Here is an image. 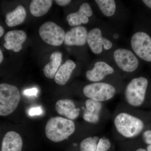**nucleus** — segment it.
Segmentation results:
<instances>
[{"label":"nucleus","mask_w":151,"mask_h":151,"mask_svg":"<svg viewBox=\"0 0 151 151\" xmlns=\"http://www.w3.org/2000/svg\"><path fill=\"white\" fill-rule=\"evenodd\" d=\"M75 129V124L72 120L61 117H52L47 123L45 134L50 140L59 142L69 137Z\"/></svg>","instance_id":"1"},{"label":"nucleus","mask_w":151,"mask_h":151,"mask_svg":"<svg viewBox=\"0 0 151 151\" xmlns=\"http://www.w3.org/2000/svg\"><path fill=\"white\" fill-rule=\"evenodd\" d=\"M114 124L117 132L127 139L137 137L145 127L141 119L126 112L118 113L114 119Z\"/></svg>","instance_id":"2"},{"label":"nucleus","mask_w":151,"mask_h":151,"mask_svg":"<svg viewBox=\"0 0 151 151\" xmlns=\"http://www.w3.org/2000/svg\"><path fill=\"white\" fill-rule=\"evenodd\" d=\"M148 85V81L145 77L141 76L132 79L127 84L124 92L127 104L134 108L142 106L145 99Z\"/></svg>","instance_id":"3"},{"label":"nucleus","mask_w":151,"mask_h":151,"mask_svg":"<svg viewBox=\"0 0 151 151\" xmlns=\"http://www.w3.org/2000/svg\"><path fill=\"white\" fill-rule=\"evenodd\" d=\"M21 99L17 87L6 83L0 84V115L8 116L16 109Z\"/></svg>","instance_id":"4"},{"label":"nucleus","mask_w":151,"mask_h":151,"mask_svg":"<svg viewBox=\"0 0 151 151\" xmlns=\"http://www.w3.org/2000/svg\"><path fill=\"white\" fill-rule=\"evenodd\" d=\"M83 92L89 99L103 103L113 98L116 90L111 84L98 82L86 85L83 88Z\"/></svg>","instance_id":"5"},{"label":"nucleus","mask_w":151,"mask_h":151,"mask_svg":"<svg viewBox=\"0 0 151 151\" xmlns=\"http://www.w3.org/2000/svg\"><path fill=\"white\" fill-rule=\"evenodd\" d=\"M41 38L46 43L53 46H60L65 39V32L62 28L52 22H47L40 28Z\"/></svg>","instance_id":"6"},{"label":"nucleus","mask_w":151,"mask_h":151,"mask_svg":"<svg viewBox=\"0 0 151 151\" xmlns=\"http://www.w3.org/2000/svg\"><path fill=\"white\" fill-rule=\"evenodd\" d=\"M132 50L139 57L145 61L151 62V38L146 33L138 32L131 40Z\"/></svg>","instance_id":"7"},{"label":"nucleus","mask_w":151,"mask_h":151,"mask_svg":"<svg viewBox=\"0 0 151 151\" xmlns=\"http://www.w3.org/2000/svg\"><path fill=\"white\" fill-rule=\"evenodd\" d=\"M113 57L118 67L123 71L133 72L137 69L139 60L131 50L127 49H117L114 52Z\"/></svg>","instance_id":"8"},{"label":"nucleus","mask_w":151,"mask_h":151,"mask_svg":"<svg viewBox=\"0 0 151 151\" xmlns=\"http://www.w3.org/2000/svg\"><path fill=\"white\" fill-rule=\"evenodd\" d=\"M87 42L92 52L100 54L105 50L111 49L113 47L111 41L102 36V32L98 28H95L89 32L87 37Z\"/></svg>","instance_id":"9"},{"label":"nucleus","mask_w":151,"mask_h":151,"mask_svg":"<svg viewBox=\"0 0 151 151\" xmlns=\"http://www.w3.org/2000/svg\"><path fill=\"white\" fill-rule=\"evenodd\" d=\"M114 72L113 68L108 63L104 61H98L94 64L92 69L86 71V77L89 81L98 82Z\"/></svg>","instance_id":"10"},{"label":"nucleus","mask_w":151,"mask_h":151,"mask_svg":"<svg viewBox=\"0 0 151 151\" xmlns=\"http://www.w3.org/2000/svg\"><path fill=\"white\" fill-rule=\"evenodd\" d=\"M88 33L84 27H73L65 33L64 44L68 46H83L87 42Z\"/></svg>","instance_id":"11"},{"label":"nucleus","mask_w":151,"mask_h":151,"mask_svg":"<svg viewBox=\"0 0 151 151\" xmlns=\"http://www.w3.org/2000/svg\"><path fill=\"white\" fill-rule=\"evenodd\" d=\"M26 39V33L23 31L19 30L9 31L5 35V42L4 46L7 50L18 52L22 48V45Z\"/></svg>","instance_id":"12"},{"label":"nucleus","mask_w":151,"mask_h":151,"mask_svg":"<svg viewBox=\"0 0 151 151\" xmlns=\"http://www.w3.org/2000/svg\"><path fill=\"white\" fill-rule=\"evenodd\" d=\"M92 14L93 12L89 4L84 3L80 6L78 12L68 14L66 20L71 26H78L82 24H87L89 17L92 16Z\"/></svg>","instance_id":"13"},{"label":"nucleus","mask_w":151,"mask_h":151,"mask_svg":"<svg viewBox=\"0 0 151 151\" xmlns=\"http://www.w3.org/2000/svg\"><path fill=\"white\" fill-rule=\"evenodd\" d=\"M103 108L102 103L88 99L85 102V109L83 113L84 121L91 124H97L100 121Z\"/></svg>","instance_id":"14"},{"label":"nucleus","mask_w":151,"mask_h":151,"mask_svg":"<svg viewBox=\"0 0 151 151\" xmlns=\"http://www.w3.org/2000/svg\"><path fill=\"white\" fill-rule=\"evenodd\" d=\"M55 110L60 115L72 121L78 118L80 111L72 100L67 99L58 100L55 104Z\"/></svg>","instance_id":"15"},{"label":"nucleus","mask_w":151,"mask_h":151,"mask_svg":"<svg viewBox=\"0 0 151 151\" xmlns=\"http://www.w3.org/2000/svg\"><path fill=\"white\" fill-rule=\"evenodd\" d=\"M23 141L17 132L10 131L6 133L2 142L1 151H22Z\"/></svg>","instance_id":"16"},{"label":"nucleus","mask_w":151,"mask_h":151,"mask_svg":"<svg viewBox=\"0 0 151 151\" xmlns=\"http://www.w3.org/2000/svg\"><path fill=\"white\" fill-rule=\"evenodd\" d=\"M76 67V64L73 60H68L60 65L55 76V81L60 86H63L67 83L70 79L73 70Z\"/></svg>","instance_id":"17"},{"label":"nucleus","mask_w":151,"mask_h":151,"mask_svg":"<svg viewBox=\"0 0 151 151\" xmlns=\"http://www.w3.org/2000/svg\"><path fill=\"white\" fill-rule=\"evenodd\" d=\"M50 62L45 66L43 71L45 75L47 78H53L61 65L62 54L60 52H55L50 57Z\"/></svg>","instance_id":"18"},{"label":"nucleus","mask_w":151,"mask_h":151,"mask_svg":"<svg viewBox=\"0 0 151 151\" xmlns=\"http://www.w3.org/2000/svg\"><path fill=\"white\" fill-rule=\"evenodd\" d=\"M27 13L23 6L19 5L6 16V24L9 27H14L21 24L26 17Z\"/></svg>","instance_id":"19"},{"label":"nucleus","mask_w":151,"mask_h":151,"mask_svg":"<svg viewBox=\"0 0 151 151\" xmlns=\"http://www.w3.org/2000/svg\"><path fill=\"white\" fill-rule=\"evenodd\" d=\"M52 2L51 0H33L30 4V12L34 16H42L49 10Z\"/></svg>","instance_id":"20"},{"label":"nucleus","mask_w":151,"mask_h":151,"mask_svg":"<svg viewBox=\"0 0 151 151\" xmlns=\"http://www.w3.org/2000/svg\"><path fill=\"white\" fill-rule=\"evenodd\" d=\"M95 1L105 16H112L116 12V4L114 0H96Z\"/></svg>","instance_id":"21"},{"label":"nucleus","mask_w":151,"mask_h":151,"mask_svg":"<svg viewBox=\"0 0 151 151\" xmlns=\"http://www.w3.org/2000/svg\"><path fill=\"white\" fill-rule=\"evenodd\" d=\"M99 139L96 136L84 139L80 143V151H96Z\"/></svg>","instance_id":"22"},{"label":"nucleus","mask_w":151,"mask_h":151,"mask_svg":"<svg viewBox=\"0 0 151 151\" xmlns=\"http://www.w3.org/2000/svg\"><path fill=\"white\" fill-rule=\"evenodd\" d=\"M111 146L110 140L108 138L103 137L99 139L96 151H108L111 148Z\"/></svg>","instance_id":"23"},{"label":"nucleus","mask_w":151,"mask_h":151,"mask_svg":"<svg viewBox=\"0 0 151 151\" xmlns=\"http://www.w3.org/2000/svg\"><path fill=\"white\" fill-rule=\"evenodd\" d=\"M143 140L146 144L149 145H151V130H149L144 132L143 133Z\"/></svg>","instance_id":"24"},{"label":"nucleus","mask_w":151,"mask_h":151,"mask_svg":"<svg viewBox=\"0 0 151 151\" xmlns=\"http://www.w3.org/2000/svg\"><path fill=\"white\" fill-rule=\"evenodd\" d=\"M42 112V111L40 108H32L29 111L30 116H32L35 115H40Z\"/></svg>","instance_id":"25"},{"label":"nucleus","mask_w":151,"mask_h":151,"mask_svg":"<svg viewBox=\"0 0 151 151\" xmlns=\"http://www.w3.org/2000/svg\"><path fill=\"white\" fill-rule=\"evenodd\" d=\"M37 89L36 88H32V89H27L24 91V94L27 96H32V95H35L37 93Z\"/></svg>","instance_id":"26"},{"label":"nucleus","mask_w":151,"mask_h":151,"mask_svg":"<svg viewBox=\"0 0 151 151\" xmlns=\"http://www.w3.org/2000/svg\"><path fill=\"white\" fill-rule=\"evenodd\" d=\"M57 4L60 6H65L69 4L71 2L70 0H56Z\"/></svg>","instance_id":"27"},{"label":"nucleus","mask_w":151,"mask_h":151,"mask_svg":"<svg viewBox=\"0 0 151 151\" xmlns=\"http://www.w3.org/2000/svg\"><path fill=\"white\" fill-rule=\"evenodd\" d=\"M143 2L146 6L151 9V0H144Z\"/></svg>","instance_id":"28"},{"label":"nucleus","mask_w":151,"mask_h":151,"mask_svg":"<svg viewBox=\"0 0 151 151\" xmlns=\"http://www.w3.org/2000/svg\"><path fill=\"white\" fill-rule=\"evenodd\" d=\"M3 59H4V56L1 50H0V63H1L2 62Z\"/></svg>","instance_id":"29"},{"label":"nucleus","mask_w":151,"mask_h":151,"mask_svg":"<svg viewBox=\"0 0 151 151\" xmlns=\"http://www.w3.org/2000/svg\"><path fill=\"white\" fill-rule=\"evenodd\" d=\"M4 34V29L2 26H0V37H1Z\"/></svg>","instance_id":"30"},{"label":"nucleus","mask_w":151,"mask_h":151,"mask_svg":"<svg viewBox=\"0 0 151 151\" xmlns=\"http://www.w3.org/2000/svg\"><path fill=\"white\" fill-rule=\"evenodd\" d=\"M135 151H147V150H145V149H143V148H139L137 149V150H136Z\"/></svg>","instance_id":"31"},{"label":"nucleus","mask_w":151,"mask_h":151,"mask_svg":"<svg viewBox=\"0 0 151 151\" xmlns=\"http://www.w3.org/2000/svg\"><path fill=\"white\" fill-rule=\"evenodd\" d=\"M147 151H151V145H150L147 147Z\"/></svg>","instance_id":"32"},{"label":"nucleus","mask_w":151,"mask_h":151,"mask_svg":"<svg viewBox=\"0 0 151 151\" xmlns=\"http://www.w3.org/2000/svg\"><path fill=\"white\" fill-rule=\"evenodd\" d=\"M73 146H75L77 145H76V144H73Z\"/></svg>","instance_id":"33"}]
</instances>
